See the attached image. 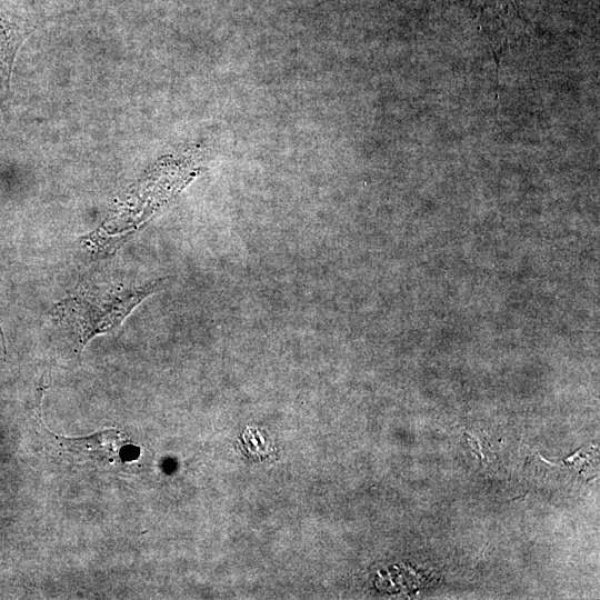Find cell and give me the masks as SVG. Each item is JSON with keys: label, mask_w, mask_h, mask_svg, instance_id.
I'll return each mask as SVG.
<instances>
[{"label": "cell", "mask_w": 600, "mask_h": 600, "mask_svg": "<svg viewBox=\"0 0 600 600\" xmlns=\"http://www.w3.org/2000/svg\"><path fill=\"white\" fill-rule=\"evenodd\" d=\"M29 34V27L18 8L10 0H0V104L10 93V79L16 54Z\"/></svg>", "instance_id": "obj_1"}, {"label": "cell", "mask_w": 600, "mask_h": 600, "mask_svg": "<svg viewBox=\"0 0 600 600\" xmlns=\"http://www.w3.org/2000/svg\"><path fill=\"white\" fill-rule=\"evenodd\" d=\"M120 433L113 430L92 434L91 437L70 439L64 437H56L60 444L68 451L80 453H93L100 456L109 454L108 447H112L111 440L119 437Z\"/></svg>", "instance_id": "obj_2"}]
</instances>
